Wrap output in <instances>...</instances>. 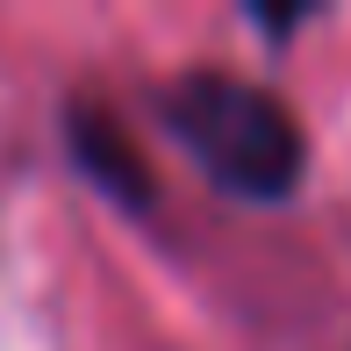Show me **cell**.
Segmentation results:
<instances>
[{
	"instance_id": "obj_1",
	"label": "cell",
	"mask_w": 351,
	"mask_h": 351,
	"mask_svg": "<svg viewBox=\"0 0 351 351\" xmlns=\"http://www.w3.org/2000/svg\"><path fill=\"white\" fill-rule=\"evenodd\" d=\"M165 115H172V136L194 151V165L208 172L222 194L287 201L301 186L308 143H301L294 115L265 86H251L237 72H186L165 93Z\"/></svg>"
}]
</instances>
